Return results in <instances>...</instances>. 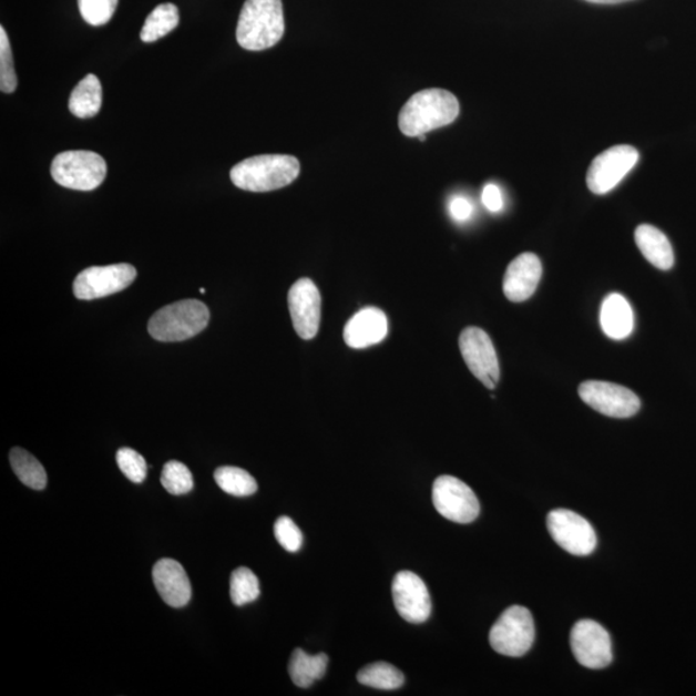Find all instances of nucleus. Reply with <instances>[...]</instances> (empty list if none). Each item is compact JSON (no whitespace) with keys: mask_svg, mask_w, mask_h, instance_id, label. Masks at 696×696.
<instances>
[{"mask_svg":"<svg viewBox=\"0 0 696 696\" xmlns=\"http://www.w3.org/2000/svg\"><path fill=\"white\" fill-rule=\"evenodd\" d=\"M460 115V102L453 93L440 89L423 90L411 96L402 106L399 129L408 137L452 124Z\"/></svg>","mask_w":696,"mask_h":696,"instance_id":"f257e3e1","label":"nucleus"},{"mask_svg":"<svg viewBox=\"0 0 696 696\" xmlns=\"http://www.w3.org/2000/svg\"><path fill=\"white\" fill-rule=\"evenodd\" d=\"M286 31L282 0H247L236 28L237 43L247 51H265L278 44Z\"/></svg>","mask_w":696,"mask_h":696,"instance_id":"f03ea898","label":"nucleus"},{"mask_svg":"<svg viewBox=\"0 0 696 696\" xmlns=\"http://www.w3.org/2000/svg\"><path fill=\"white\" fill-rule=\"evenodd\" d=\"M300 165L290 155H259L237 163L231 172L236 187L252 193L274 192L299 176Z\"/></svg>","mask_w":696,"mask_h":696,"instance_id":"7ed1b4c3","label":"nucleus"},{"mask_svg":"<svg viewBox=\"0 0 696 696\" xmlns=\"http://www.w3.org/2000/svg\"><path fill=\"white\" fill-rule=\"evenodd\" d=\"M209 308L197 299H185L161 308L149 321V334L156 341L181 342L207 328Z\"/></svg>","mask_w":696,"mask_h":696,"instance_id":"20e7f679","label":"nucleus"},{"mask_svg":"<svg viewBox=\"0 0 696 696\" xmlns=\"http://www.w3.org/2000/svg\"><path fill=\"white\" fill-rule=\"evenodd\" d=\"M108 165L101 155L86 150H73L54 157L51 174L63 187L78 192H92L104 182Z\"/></svg>","mask_w":696,"mask_h":696,"instance_id":"39448f33","label":"nucleus"},{"mask_svg":"<svg viewBox=\"0 0 696 696\" xmlns=\"http://www.w3.org/2000/svg\"><path fill=\"white\" fill-rule=\"evenodd\" d=\"M535 638L533 615L524 606H511L490 630V645L497 653L512 658L525 655Z\"/></svg>","mask_w":696,"mask_h":696,"instance_id":"423d86ee","label":"nucleus"},{"mask_svg":"<svg viewBox=\"0 0 696 696\" xmlns=\"http://www.w3.org/2000/svg\"><path fill=\"white\" fill-rule=\"evenodd\" d=\"M432 501L442 518L458 524H470L480 513V503L473 490L449 474L434 480Z\"/></svg>","mask_w":696,"mask_h":696,"instance_id":"0eeeda50","label":"nucleus"},{"mask_svg":"<svg viewBox=\"0 0 696 696\" xmlns=\"http://www.w3.org/2000/svg\"><path fill=\"white\" fill-rule=\"evenodd\" d=\"M460 348L471 373L489 390H494L500 382L501 368L487 331L477 327L465 328L460 337Z\"/></svg>","mask_w":696,"mask_h":696,"instance_id":"6e6552de","label":"nucleus"},{"mask_svg":"<svg viewBox=\"0 0 696 696\" xmlns=\"http://www.w3.org/2000/svg\"><path fill=\"white\" fill-rule=\"evenodd\" d=\"M639 154L634 146L620 145L605 150L595 157L587 173V185L593 194L604 195L618 186L634 170Z\"/></svg>","mask_w":696,"mask_h":696,"instance_id":"1a4fd4ad","label":"nucleus"},{"mask_svg":"<svg viewBox=\"0 0 696 696\" xmlns=\"http://www.w3.org/2000/svg\"><path fill=\"white\" fill-rule=\"evenodd\" d=\"M547 528L553 541L574 556H588L596 549L595 529L579 513L563 509L552 511Z\"/></svg>","mask_w":696,"mask_h":696,"instance_id":"9d476101","label":"nucleus"},{"mask_svg":"<svg viewBox=\"0 0 696 696\" xmlns=\"http://www.w3.org/2000/svg\"><path fill=\"white\" fill-rule=\"evenodd\" d=\"M136 276V268L129 264L93 266L76 276L74 295L83 300L109 297L129 288Z\"/></svg>","mask_w":696,"mask_h":696,"instance_id":"9b49d317","label":"nucleus"},{"mask_svg":"<svg viewBox=\"0 0 696 696\" xmlns=\"http://www.w3.org/2000/svg\"><path fill=\"white\" fill-rule=\"evenodd\" d=\"M580 397L598 413L613 418L634 417L641 408L635 392L611 382H584L580 386Z\"/></svg>","mask_w":696,"mask_h":696,"instance_id":"f8f14e48","label":"nucleus"},{"mask_svg":"<svg viewBox=\"0 0 696 696\" xmlns=\"http://www.w3.org/2000/svg\"><path fill=\"white\" fill-rule=\"evenodd\" d=\"M575 659L590 669H603L613 661L612 639L600 623L583 620L575 624L571 635Z\"/></svg>","mask_w":696,"mask_h":696,"instance_id":"ddd939ff","label":"nucleus"},{"mask_svg":"<svg viewBox=\"0 0 696 696\" xmlns=\"http://www.w3.org/2000/svg\"><path fill=\"white\" fill-rule=\"evenodd\" d=\"M288 306L297 335L310 341L320 327L321 296L318 287L311 279H299L289 290Z\"/></svg>","mask_w":696,"mask_h":696,"instance_id":"4468645a","label":"nucleus"},{"mask_svg":"<svg viewBox=\"0 0 696 696\" xmlns=\"http://www.w3.org/2000/svg\"><path fill=\"white\" fill-rule=\"evenodd\" d=\"M395 607L402 620L423 623L431 615V597L424 582L411 572H400L392 582Z\"/></svg>","mask_w":696,"mask_h":696,"instance_id":"2eb2a0df","label":"nucleus"},{"mask_svg":"<svg viewBox=\"0 0 696 696\" xmlns=\"http://www.w3.org/2000/svg\"><path fill=\"white\" fill-rule=\"evenodd\" d=\"M542 263L534 253H522L512 260L503 279L504 296L511 303H524L534 295L542 278Z\"/></svg>","mask_w":696,"mask_h":696,"instance_id":"dca6fc26","label":"nucleus"},{"mask_svg":"<svg viewBox=\"0 0 696 696\" xmlns=\"http://www.w3.org/2000/svg\"><path fill=\"white\" fill-rule=\"evenodd\" d=\"M389 335V319L377 307H364L347 321L344 338L348 347L368 348L381 344Z\"/></svg>","mask_w":696,"mask_h":696,"instance_id":"f3484780","label":"nucleus"},{"mask_svg":"<svg viewBox=\"0 0 696 696\" xmlns=\"http://www.w3.org/2000/svg\"><path fill=\"white\" fill-rule=\"evenodd\" d=\"M153 580L165 604L172 607H184L192 600V583L184 566L176 560L157 561L153 569Z\"/></svg>","mask_w":696,"mask_h":696,"instance_id":"a211bd4d","label":"nucleus"},{"mask_svg":"<svg viewBox=\"0 0 696 696\" xmlns=\"http://www.w3.org/2000/svg\"><path fill=\"white\" fill-rule=\"evenodd\" d=\"M600 323L608 338L618 341L627 338L635 326L634 311L628 300L618 293L607 296L601 306Z\"/></svg>","mask_w":696,"mask_h":696,"instance_id":"6ab92c4d","label":"nucleus"},{"mask_svg":"<svg viewBox=\"0 0 696 696\" xmlns=\"http://www.w3.org/2000/svg\"><path fill=\"white\" fill-rule=\"evenodd\" d=\"M635 240L644 257L659 270H671L675 264L674 249L658 228L652 225H641L636 228Z\"/></svg>","mask_w":696,"mask_h":696,"instance_id":"aec40b11","label":"nucleus"},{"mask_svg":"<svg viewBox=\"0 0 696 696\" xmlns=\"http://www.w3.org/2000/svg\"><path fill=\"white\" fill-rule=\"evenodd\" d=\"M102 105V86L96 75L89 74L78 83L70 94L69 109L71 114L81 119H90L100 113Z\"/></svg>","mask_w":696,"mask_h":696,"instance_id":"412c9836","label":"nucleus"},{"mask_svg":"<svg viewBox=\"0 0 696 696\" xmlns=\"http://www.w3.org/2000/svg\"><path fill=\"white\" fill-rule=\"evenodd\" d=\"M327 667V654L310 655L303 648H296L289 662V675L293 684L298 687H310L326 675Z\"/></svg>","mask_w":696,"mask_h":696,"instance_id":"4be33fe9","label":"nucleus"},{"mask_svg":"<svg viewBox=\"0 0 696 696\" xmlns=\"http://www.w3.org/2000/svg\"><path fill=\"white\" fill-rule=\"evenodd\" d=\"M178 23V8L172 3L160 4L147 16L145 25L141 30V41L145 43L160 41L176 29Z\"/></svg>","mask_w":696,"mask_h":696,"instance_id":"5701e85b","label":"nucleus"},{"mask_svg":"<svg viewBox=\"0 0 696 696\" xmlns=\"http://www.w3.org/2000/svg\"><path fill=\"white\" fill-rule=\"evenodd\" d=\"M10 462L16 477L22 484L34 489L43 490L47 487V472L44 467L31 456L27 450L13 448L10 453Z\"/></svg>","mask_w":696,"mask_h":696,"instance_id":"b1692460","label":"nucleus"},{"mask_svg":"<svg viewBox=\"0 0 696 696\" xmlns=\"http://www.w3.org/2000/svg\"><path fill=\"white\" fill-rule=\"evenodd\" d=\"M358 682L378 690H397L406 683L405 675L389 663L377 662L360 669Z\"/></svg>","mask_w":696,"mask_h":696,"instance_id":"393cba45","label":"nucleus"},{"mask_svg":"<svg viewBox=\"0 0 696 696\" xmlns=\"http://www.w3.org/2000/svg\"><path fill=\"white\" fill-rule=\"evenodd\" d=\"M217 485L225 493L235 497H248L257 492V481L252 474L237 467H219L215 472Z\"/></svg>","mask_w":696,"mask_h":696,"instance_id":"a878e982","label":"nucleus"},{"mask_svg":"<svg viewBox=\"0 0 696 696\" xmlns=\"http://www.w3.org/2000/svg\"><path fill=\"white\" fill-rule=\"evenodd\" d=\"M259 582L250 569L237 567L232 574L231 596L236 606L247 605L259 596Z\"/></svg>","mask_w":696,"mask_h":696,"instance_id":"bb28decb","label":"nucleus"},{"mask_svg":"<svg viewBox=\"0 0 696 696\" xmlns=\"http://www.w3.org/2000/svg\"><path fill=\"white\" fill-rule=\"evenodd\" d=\"M162 485L173 495H184L194 488L193 473L184 463L171 461L164 464L162 472Z\"/></svg>","mask_w":696,"mask_h":696,"instance_id":"cd10ccee","label":"nucleus"},{"mask_svg":"<svg viewBox=\"0 0 696 696\" xmlns=\"http://www.w3.org/2000/svg\"><path fill=\"white\" fill-rule=\"evenodd\" d=\"M119 0H78L79 11L86 23L102 27L113 19Z\"/></svg>","mask_w":696,"mask_h":696,"instance_id":"c85d7f7f","label":"nucleus"},{"mask_svg":"<svg viewBox=\"0 0 696 696\" xmlns=\"http://www.w3.org/2000/svg\"><path fill=\"white\" fill-rule=\"evenodd\" d=\"M18 89L10 39L4 28H0V90L12 93Z\"/></svg>","mask_w":696,"mask_h":696,"instance_id":"c756f323","label":"nucleus"},{"mask_svg":"<svg viewBox=\"0 0 696 696\" xmlns=\"http://www.w3.org/2000/svg\"><path fill=\"white\" fill-rule=\"evenodd\" d=\"M116 462L125 478L134 482V484H141L146 479L147 463L145 458L137 453L136 450L130 448L119 449Z\"/></svg>","mask_w":696,"mask_h":696,"instance_id":"7c9ffc66","label":"nucleus"},{"mask_svg":"<svg viewBox=\"0 0 696 696\" xmlns=\"http://www.w3.org/2000/svg\"><path fill=\"white\" fill-rule=\"evenodd\" d=\"M274 533L284 550L297 552L303 547L304 534L288 516H282L275 522Z\"/></svg>","mask_w":696,"mask_h":696,"instance_id":"2f4dec72","label":"nucleus"},{"mask_svg":"<svg viewBox=\"0 0 696 696\" xmlns=\"http://www.w3.org/2000/svg\"><path fill=\"white\" fill-rule=\"evenodd\" d=\"M449 213L457 223H465L472 217L473 207L464 196H454L449 203Z\"/></svg>","mask_w":696,"mask_h":696,"instance_id":"473e14b6","label":"nucleus"},{"mask_svg":"<svg viewBox=\"0 0 696 696\" xmlns=\"http://www.w3.org/2000/svg\"><path fill=\"white\" fill-rule=\"evenodd\" d=\"M481 201L489 212L498 213L503 209L504 203L501 188L494 184H488L482 190Z\"/></svg>","mask_w":696,"mask_h":696,"instance_id":"72a5a7b5","label":"nucleus"},{"mask_svg":"<svg viewBox=\"0 0 696 696\" xmlns=\"http://www.w3.org/2000/svg\"><path fill=\"white\" fill-rule=\"evenodd\" d=\"M587 2L596 4H618L624 2H631V0H587Z\"/></svg>","mask_w":696,"mask_h":696,"instance_id":"f704fd0d","label":"nucleus"}]
</instances>
